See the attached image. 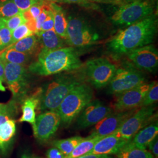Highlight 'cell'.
<instances>
[{
  "mask_svg": "<svg viewBox=\"0 0 158 158\" xmlns=\"http://www.w3.org/2000/svg\"><path fill=\"white\" fill-rule=\"evenodd\" d=\"M158 31V18L155 14L128 26L119 31L107 45L108 51L117 55L152 43Z\"/></svg>",
  "mask_w": 158,
  "mask_h": 158,
  "instance_id": "cell-1",
  "label": "cell"
},
{
  "mask_svg": "<svg viewBox=\"0 0 158 158\" xmlns=\"http://www.w3.org/2000/svg\"><path fill=\"white\" fill-rule=\"evenodd\" d=\"M82 66L79 51L72 46L55 50L42 49L29 70L40 76H50L78 69Z\"/></svg>",
  "mask_w": 158,
  "mask_h": 158,
  "instance_id": "cell-2",
  "label": "cell"
},
{
  "mask_svg": "<svg viewBox=\"0 0 158 158\" xmlns=\"http://www.w3.org/2000/svg\"><path fill=\"white\" fill-rule=\"evenodd\" d=\"M93 98V89L85 83H80L70 91L56 110L63 125L71 124Z\"/></svg>",
  "mask_w": 158,
  "mask_h": 158,
  "instance_id": "cell-3",
  "label": "cell"
},
{
  "mask_svg": "<svg viewBox=\"0 0 158 158\" xmlns=\"http://www.w3.org/2000/svg\"><path fill=\"white\" fill-rule=\"evenodd\" d=\"M80 82L71 74H63L49 83L40 95V107L42 111H56L70 91Z\"/></svg>",
  "mask_w": 158,
  "mask_h": 158,
  "instance_id": "cell-4",
  "label": "cell"
},
{
  "mask_svg": "<svg viewBox=\"0 0 158 158\" xmlns=\"http://www.w3.org/2000/svg\"><path fill=\"white\" fill-rule=\"evenodd\" d=\"M100 35L84 18L70 16L68 18L66 43L74 48H85L95 45Z\"/></svg>",
  "mask_w": 158,
  "mask_h": 158,
  "instance_id": "cell-5",
  "label": "cell"
},
{
  "mask_svg": "<svg viewBox=\"0 0 158 158\" xmlns=\"http://www.w3.org/2000/svg\"><path fill=\"white\" fill-rule=\"evenodd\" d=\"M154 7L148 0H135L121 6L111 17L113 24L128 27L153 14Z\"/></svg>",
  "mask_w": 158,
  "mask_h": 158,
  "instance_id": "cell-6",
  "label": "cell"
},
{
  "mask_svg": "<svg viewBox=\"0 0 158 158\" xmlns=\"http://www.w3.org/2000/svg\"><path fill=\"white\" fill-rule=\"evenodd\" d=\"M145 83V77L136 67L128 64L117 69L110 81L108 93L118 95Z\"/></svg>",
  "mask_w": 158,
  "mask_h": 158,
  "instance_id": "cell-7",
  "label": "cell"
},
{
  "mask_svg": "<svg viewBox=\"0 0 158 158\" xmlns=\"http://www.w3.org/2000/svg\"><path fill=\"white\" fill-rule=\"evenodd\" d=\"M152 106L141 107L136 110L114 134L127 141H131L136 133L156 119Z\"/></svg>",
  "mask_w": 158,
  "mask_h": 158,
  "instance_id": "cell-8",
  "label": "cell"
},
{
  "mask_svg": "<svg viewBox=\"0 0 158 158\" xmlns=\"http://www.w3.org/2000/svg\"><path fill=\"white\" fill-rule=\"evenodd\" d=\"M116 66L106 58L99 57L88 60L85 73L89 81L97 89L107 86L113 79Z\"/></svg>",
  "mask_w": 158,
  "mask_h": 158,
  "instance_id": "cell-9",
  "label": "cell"
},
{
  "mask_svg": "<svg viewBox=\"0 0 158 158\" xmlns=\"http://www.w3.org/2000/svg\"><path fill=\"white\" fill-rule=\"evenodd\" d=\"M61 118L56 111H47L38 115L32 125L34 136L41 142L48 141L56 132Z\"/></svg>",
  "mask_w": 158,
  "mask_h": 158,
  "instance_id": "cell-10",
  "label": "cell"
},
{
  "mask_svg": "<svg viewBox=\"0 0 158 158\" xmlns=\"http://www.w3.org/2000/svg\"><path fill=\"white\" fill-rule=\"evenodd\" d=\"M152 84V83H143L117 95V97L114 104L115 111H125L140 107L142 102Z\"/></svg>",
  "mask_w": 158,
  "mask_h": 158,
  "instance_id": "cell-11",
  "label": "cell"
},
{
  "mask_svg": "<svg viewBox=\"0 0 158 158\" xmlns=\"http://www.w3.org/2000/svg\"><path fill=\"white\" fill-rule=\"evenodd\" d=\"M111 113V108L102 102L98 100L91 101L77 117V128L85 129L94 125Z\"/></svg>",
  "mask_w": 158,
  "mask_h": 158,
  "instance_id": "cell-12",
  "label": "cell"
},
{
  "mask_svg": "<svg viewBox=\"0 0 158 158\" xmlns=\"http://www.w3.org/2000/svg\"><path fill=\"white\" fill-rule=\"evenodd\" d=\"M135 67L139 70L155 72L158 66V50L152 45H147L136 49L127 54Z\"/></svg>",
  "mask_w": 158,
  "mask_h": 158,
  "instance_id": "cell-13",
  "label": "cell"
},
{
  "mask_svg": "<svg viewBox=\"0 0 158 158\" xmlns=\"http://www.w3.org/2000/svg\"><path fill=\"white\" fill-rule=\"evenodd\" d=\"M136 109L110 113L94 125L95 126L91 131L90 136L102 138L115 133L123 124L125 120L134 113Z\"/></svg>",
  "mask_w": 158,
  "mask_h": 158,
  "instance_id": "cell-14",
  "label": "cell"
},
{
  "mask_svg": "<svg viewBox=\"0 0 158 158\" xmlns=\"http://www.w3.org/2000/svg\"><path fill=\"white\" fill-rule=\"evenodd\" d=\"M4 63V81L14 96L23 93L26 85L27 69L23 64Z\"/></svg>",
  "mask_w": 158,
  "mask_h": 158,
  "instance_id": "cell-15",
  "label": "cell"
},
{
  "mask_svg": "<svg viewBox=\"0 0 158 158\" xmlns=\"http://www.w3.org/2000/svg\"><path fill=\"white\" fill-rule=\"evenodd\" d=\"M130 141L119 137L114 133L102 138L97 141L89 153L108 155L116 154L125 144Z\"/></svg>",
  "mask_w": 158,
  "mask_h": 158,
  "instance_id": "cell-16",
  "label": "cell"
},
{
  "mask_svg": "<svg viewBox=\"0 0 158 158\" xmlns=\"http://www.w3.org/2000/svg\"><path fill=\"white\" fill-rule=\"evenodd\" d=\"M158 121L155 119L138 132L131 142L136 147L146 149L149 144L158 136Z\"/></svg>",
  "mask_w": 158,
  "mask_h": 158,
  "instance_id": "cell-17",
  "label": "cell"
},
{
  "mask_svg": "<svg viewBox=\"0 0 158 158\" xmlns=\"http://www.w3.org/2000/svg\"><path fill=\"white\" fill-rule=\"evenodd\" d=\"M41 91L38 92L37 94L28 97L23 102L21 110L22 115L19 119L20 123H28L34 125L36 120V110L40 106V95Z\"/></svg>",
  "mask_w": 158,
  "mask_h": 158,
  "instance_id": "cell-18",
  "label": "cell"
},
{
  "mask_svg": "<svg viewBox=\"0 0 158 158\" xmlns=\"http://www.w3.org/2000/svg\"><path fill=\"white\" fill-rule=\"evenodd\" d=\"M36 35L38 37V40L43 49L55 50L64 47V40L59 36L54 29L40 31Z\"/></svg>",
  "mask_w": 158,
  "mask_h": 158,
  "instance_id": "cell-19",
  "label": "cell"
},
{
  "mask_svg": "<svg viewBox=\"0 0 158 158\" xmlns=\"http://www.w3.org/2000/svg\"><path fill=\"white\" fill-rule=\"evenodd\" d=\"M16 123L14 119H10L0 125V150L6 153L16 134Z\"/></svg>",
  "mask_w": 158,
  "mask_h": 158,
  "instance_id": "cell-20",
  "label": "cell"
},
{
  "mask_svg": "<svg viewBox=\"0 0 158 158\" xmlns=\"http://www.w3.org/2000/svg\"><path fill=\"white\" fill-rule=\"evenodd\" d=\"M49 6L53 14L54 31L59 36L66 40L67 38L68 18L65 12L56 3H49Z\"/></svg>",
  "mask_w": 158,
  "mask_h": 158,
  "instance_id": "cell-21",
  "label": "cell"
},
{
  "mask_svg": "<svg viewBox=\"0 0 158 158\" xmlns=\"http://www.w3.org/2000/svg\"><path fill=\"white\" fill-rule=\"evenodd\" d=\"M116 154L115 158H154L149 151L145 148L136 147L131 141Z\"/></svg>",
  "mask_w": 158,
  "mask_h": 158,
  "instance_id": "cell-22",
  "label": "cell"
},
{
  "mask_svg": "<svg viewBox=\"0 0 158 158\" xmlns=\"http://www.w3.org/2000/svg\"><path fill=\"white\" fill-rule=\"evenodd\" d=\"M102 138L91 136L85 138L73 149V151L64 158H78L90 152L96 143Z\"/></svg>",
  "mask_w": 158,
  "mask_h": 158,
  "instance_id": "cell-23",
  "label": "cell"
},
{
  "mask_svg": "<svg viewBox=\"0 0 158 158\" xmlns=\"http://www.w3.org/2000/svg\"><path fill=\"white\" fill-rule=\"evenodd\" d=\"M38 39L35 35H32L22 40L17 41V42L10 45L5 49H12L15 51L29 54L33 52L38 45Z\"/></svg>",
  "mask_w": 158,
  "mask_h": 158,
  "instance_id": "cell-24",
  "label": "cell"
},
{
  "mask_svg": "<svg viewBox=\"0 0 158 158\" xmlns=\"http://www.w3.org/2000/svg\"><path fill=\"white\" fill-rule=\"evenodd\" d=\"M0 58L3 62L25 64L28 62L29 56L28 53L20 52L12 49H4L0 52Z\"/></svg>",
  "mask_w": 158,
  "mask_h": 158,
  "instance_id": "cell-25",
  "label": "cell"
},
{
  "mask_svg": "<svg viewBox=\"0 0 158 158\" xmlns=\"http://www.w3.org/2000/svg\"><path fill=\"white\" fill-rule=\"evenodd\" d=\"M85 138L79 136H73L68 139L56 140L52 142V145L60 150L66 156Z\"/></svg>",
  "mask_w": 158,
  "mask_h": 158,
  "instance_id": "cell-26",
  "label": "cell"
},
{
  "mask_svg": "<svg viewBox=\"0 0 158 158\" xmlns=\"http://www.w3.org/2000/svg\"><path fill=\"white\" fill-rule=\"evenodd\" d=\"M17 111V105L14 102L0 104V125L8 120L14 119Z\"/></svg>",
  "mask_w": 158,
  "mask_h": 158,
  "instance_id": "cell-27",
  "label": "cell"
},
{
  "mask_svg": "<svg viewBox=\"0 0 158 158\" xmlns=\"http://www.w3.org/2000/svg\"><path fill=\"white\" fill-rule=\"evenodd\" d=\"M21 12L11 0H0V17L8 18Z\"/></svg>",
  "mask_w": 158,
  "mask_h": 158,
  "instance_id": "cell-28",
  "label": "cell"
},
{
  "mask_svg": "<svg viewBox=\"0 0 158 158\" xmlns=\"http://www.w3.org/2000/svg\"><path fill=\"white\" fill-rule=\"evenodd\" d=\"M158 100V82H153L149 89L147 91L145 97L142 102L141 107H147L152 106Z\"/></svg>",
  "mask_w": 158,
  "mask_h": 158,
  "instance_id": "cell-29",
  "label": "cell"
},
{
  "mask_svg": "<svg viewBox=\"0 0 158 158\" xmlns=\"http://www.w3.org/2000/svg\"><path fill=\"white\" fill-rule=\"evenodd\" d=\"M34 35L33 32L29 29L27 24L23 23L19 25L17 28L15 29L12 32L11 44H13L17 41L25 38L30 35Z\"/></svg>",
  "mask_w": 158,
  "mask_h": 158,
  "instance_id": "cell-30",
  "label": "cell"
},
{
  "mask_svg": "<svg viewBox=\"0 0 158 158\" xmlns=\"http://www.w3.org/2000/svg\"><path fill=\"white\" fill-rule=\"evenodd\" d=\"M26 23L25 18L23 17V12L16 14L12 17L6 18V26L12 32L18 27L19 25Z\"/></svg>",
  "mask_w": 158,
  "mask_h": 158,
  "instance_id": "cell-31",
  "label": "cell"
},
{
  "mask_svg": "<svg viewBox=\"0 0 158 158\" xmlns=\"http://www.w3.org/2000/svg\"><path fill=\"white\" fill-rule=\"evenodd\" d=\"M12 31L6 26L0 30V51L4 50L7 46L11 45Z\"/></svg>",
  "mask_w": 158,
  "mask_h": 158,
  "instance_id": "cell-32",
  "label": "cell"
},
{
  "mask_svg": "<svg viewBox=\"0 0 158 158\" xmlns=\"http://www.w3.org/2000/svg\"><path fill=\"white\" fill-rule=\"evenodd\" d=\"M62 2L68 4H75L87 9L97 10L98 6L88 0H61Z\"/></svg>",
  "mask_w": 158,
  "mask_h": 158,
  "instance_id": "cell-33",
  "label": "cell"
},
{
  "mask_svg": "<svg viewBox=\"0 0 158 158\" xmlns=\"http://www.w3.org/2000/svg\"><path fill=\"white\" fill-rule=\"evenodd\" d=\"M52 29H54V17H53V12L52 11L51 7L49 6L48 16L42 25L40 31H50Z\"/></svg>",
  "mask_w": 158,
  "mask_h": 158,
  "instance_id": "cell-34",
  "label": "cell"
},
{
  "mask_svg": "<svg viewBox=\"0 0 158 158\" xmlns=\"http://www.w3.org/2000/svg\"><path fill=\"white\" fill-rule=\"evenodd\" d=\"M22 12L28 10L32 6L40 2V0H11Z\"/></svg>",
  "mask_w": 158,
  "mask_h": 158,
  "instance_id": "cell-35",
  "label": "cell"
},
{
  "mask_svg": "<svg viewBox=\"0 0 158 158\" xmlns=\"http://www.w3.org/2000/svg\"><path fill=\"white\" fill-rule=\"evenodd\" d=\"M48 158H64L65 155L56 148H50L46 152Z\"/></svg>",
  "mask_w": 158,
  "mask_h": 158,
  "instance_id": "cell-36",
  "label": "cell"
},
{
  "mask_svg": "<svg viewBox=\"0 0 158 158\" xmlns=\"http://www.w3.org/2000/svg\"><path fill=\"white\" fill-rule=\"evenodd\" d=\"M154 158H158V140L156 136L148 146Z\"/></svg>",
  "mask_w": 158,
  "mask_h": 158,
  "instance_id": "cell-37",
  "label": "cell"
},
{
  "mask_svg": "<svg viewBox=\"0 0 158 158\" xmlns=\"http://www.w3.org/2000/svg\"><path fill=\"white\" fill-rule=\"evenodd\" d=\"M78 158H112L108 155H98V154H86Z\"/></svg>",
  "mask_w": 158,
  "mask_h": 158,
  "instance_id": "cell-38",
  "label": "cell"
},
{
  "mask_svg": "<svg viewBox=\"0 0 158 158\" xmlns=\"http://www.w3.org/2000/svg\"><path fill=\"white\" fill-rule=\"evenodd\" d=\"M0 80L3 82L4 81V63L0 58Z\"/></svg>",
  "mask_w": 158,
  "mask_h": 158,
  "instance_id": "cell-39",
  "label": "cell"
},
{
  "mask_svg": "<svg viewBox=\"0 0 158 158\" xmlns=\"http://www.w3.org/2000/svg\"><path fill=\"white\" fill-rule=\"evenodd\" d=\"M91 2H104V3H115L117 2L115 0H88Z\"/></svg>",
  "mask_w": 158,
  "mask_h": 158,
  "instance_id": "cell-40",
  "label": "cell"
},
{
  "mask_svg": "<svg viewBox=\"0 0 158 158\" xmlns=\"http://www.w3.org/2000/svg\"><path fill=\"white\" fill-rule=\"evenodd\" d=\"M44 1H45L49 3H56V2H62L61 0H43Z\"/></svg>",
  "mask_w": 158,
  "mask_h": 158,
  "instance_id": "cell-41",
  "label": "cell"
},
{
  "mask_svg": "<svg viewBox=\"0 0 158 158\" xmlns=\"http://www.w3.org/2000/svg\"><path fill=\"white\" fill-rule=\"evenodd\" d=\"M21 158H34L32 155L29 153H23Z\"/></svg>",
  "mask_w": 158,
  "mask_h": 158,
  "instance_id": "cell-42",
  "label": "cell"
},
{
  "mask_svg": "<svg viewBox=\"0 0 158 158\" xmlns=\"http://www.w3.org/2000/svg\"><path fill=\"white\" fill-rule=\"evenodd\" d=\"M6 90V87L4 86V85L2 84V81L0 80V91H5Z\"/></svg>",
  "mask_w": 158,
  "mask_h": 158,
  "instance_id": "cell-43",
  "label": "cell"
},
{
  "mask_svg": "<svg viewBox=\"0 0 158 158\" xmlns=\"http://www.w3.org/2000/svg\"><path fill=\"white\" fill-rule=\"evenodd\" d=\"M6 18L4 21L0 22V30L2 28L6 26Z\"/></svg>",
  "mask_w": 158,
  "mask_h": 158,
  "instance_id": "cell-44",
  "label": "cell"
},
{
  "mask_svg": "<svg viewBox=\"0 0 158 158\" xmlns=\"http://www.w3.org/2000/svg\"><path fill=\"white\" fill-rule=\"evenodd\" d=\"M5 19H6V18H1V17H0V22L4 21Z\"/></svg>",
  "mask_w": 158,
  "mask_h": 158,
  "instance_id": "cell-45",
  "label": "cell"
},
{
  "mask_svg": "<svg viewBox=\"0 0 158 158\" xmlns=\"http://www.w3.org/2000/svg\"><path fill=\"white\" fill-rule=\"evenodd\" d=\"M125 1V0H115L116 2H120V1Z\"/></svg>",
  "mask_w": 158,
  "mask_h": 158,
  "instance_id": "cell-46",
  "label": "cell"
}]
</instances>
